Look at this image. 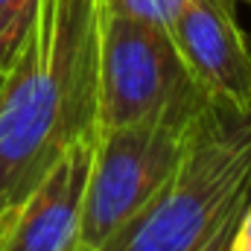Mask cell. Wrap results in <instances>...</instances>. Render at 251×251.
Wrapping results in <instances>:
<instances>
[{
    "mask_svg": "<svg viewBox=\"0 0 251 251\" xmlns=\"http://www.w3.org/2000/svg\"><path fill=\"white\" fill-rule=\"evenodd\" d=\"M70 251H82V249H79V246H73V249H70Z\"/></svg>",
    "mask_w": 251,
    "mask_h": 251,
    "instance_id": "4fadbf2b",
    "label": "cell"
},
{
    "mask_svg": "<svg viewBox=\"0 0 251 251\" xmlns=\"http://www.w3.org/2000/svg\"><path fill=\"white\" fill-rule=\"evenodd\" d=\"M102 9V6H100ZM204 97L167 29L100 12L97 134Z\"/></svg>",
    "mask_w": 251,
    "mask_h": 251,
    "instance_id": "277c9868",
    "label": "cell"
},
{
    "mask_svg": "<svg viewBox=\"0 0 251 251\" xmlns=\"http://www.w3.org/2000/svg\"><path fill=\"white\" fill-rule=\"evenodd\" d=\"M246 201H249V199H246ZM246 201H240V204L213 228V234H210L196 251H231V240H234V231H237V225H240V219H243Z\"/></svg>",
    "mask_w": 251,
    "mask_h": 251,
    "instance_id": "9c48e42d",
    "label": "cell"
},
{
    "mask_svg": "<svg viewBox=\"0 0 251 251\" xmlns=\"http://www.w3.org/2000/svg\"><path fill=\"white\" fill-rule=\"evenodd\" d=\"M249 196L251 108L207 102L167 184L100 251H196Z\"/></svg>",
    "mask_w": 251,
    "mask_h": 251,
    "instance_id": "7a4b0ae2",
    "label": "cell"
},
{
    "mask_svg": "<svg viewBox=\"0 0 251 251\" xmlns=\"http://www.w3.org/2000/svg\"><path fill=\"white\" fill-rule=\"evenodd\" d=\"M94 137L70 143L15 207L0 251H70L76 246Z\"/></svg>",
    "mask_w": 251,
    "mask_h": 251,
    "instance_id": "8992f818",
    "label": "cell"
},
{
    "mask_svg": "<svg viewBox=\"0 0 251 251\" xmlns=\"http://www.w3.org/2000/svg\"><path fill=\"white\" fill-rule=\"evenodd\" d=\"M170 38L196 88L234 114L251 108V44L234 0H187L170 24Z\"/></svg>",
    "mask_w": 251,
    "mask_h": 251,
    "instance_id": "5b68a950",
    "label": "cell"
},
{
    "mask_svg": "<svg viewBox=\"0 0 251 251\" xmlns=\"http://www.w3.org/2000/svg\"><path fill=\"white\" fill-rule=\"evenodd\" d=\"M18 41H21V38L0 32V88H3V79H6V70H9V59H12V53H15Z\"/></svg>",
    "mask_w": 251,
    "mask_h": 251,
    "instance_id": "8fae6325",
    "label": "cell"
},
{
    "mask_svg": "<svg viewBox=\"0 0 251 251\" xmlns=\"http://www.w3.org/2000/svg\"><path fill=\"white\" fill-rule=\"evenodd\" d=\"M231 251H251V196L246 201V210H243V219L234 231V240H231Z\"/></svg>",
    "mask_w": 251,
    "mask_h": 251,
    "instance_id": "30bf717a",
    "label": "cell"
},
{
    "mask_svg": "<svg viewBox=\"0 0 251 251\" xmlns=\"http://www.w3.org/2000/svg\"><path fill=\"white\" fill-rule=\"evenodd\" d=\"M100 6L105 12L123 15V18H131V21L170 29V24L181 15L187 0H100Z\"/></svg>",
    "mask_w": 251,
    "mask_h": 251,
    "instance_id": "52a82bcc",
    "label": "cell"
},
{
    "mask_svg": "<svg viewBox=\"0 0 251 251\" xmlns=\"http://www.w3.org/2000/svg\"><path fill=\"white\" fill-rule=\"evenodd\" d=\"M100 0H35L0 88V204L18 207L64 149L97 137Z\"/></svg>",
    "mask_w": 251,
    "mask_h": 251,
    "instance_id": "6da1fadb",
    "label": "cell"
},
{
    "mask_svg": "<svg viewBox=\"0 0 251 251\" xmlns=\"http://www.w3.org/2000/svg\"><path fill=\"white\" fill-rule=\"evenodd\" d=\"M207 102V97H199L94 137L91 173L76 234L79 249L100 251L167 184Z\"/></svg>",
    "mask_w": 251,
    "mask_h": 251,
    "instance_id": "3957f363",
    "label": "cell"
},
{
    "mask_svg": "<svg viewBox=\"0 0 251 251\" xmlns=\"http://www.w3.org/2000/svg\"><path fill=\"white\" fill-rule=\"evenodd\" d=\"M12 216H15V207L0 204V243H3V237H6V231H9V225H12Z\"/></svg>",
    "mask_w": 251,
    "mask_h": 251,
    "instance_id": "7c38bea8",
    "label": "cell"
},
{
    "mask_svg": "<svg viewBox=\"0 0 251 251\" xmlns=\"http://www.w3.org/2000/svg\"><path fill=\"white\" fill-rule=\"evenodd\" d=\"M32 3L35 0H0V32L21 38L29 24Z\"/></svg>",
    "mask_w": 251,
    "mask_h": 251,
    "instance_id": "ba28073f",
    "label": "cell"
}]
</instances>
